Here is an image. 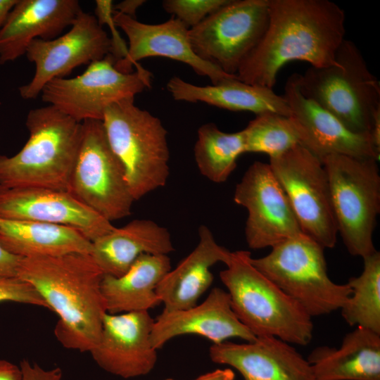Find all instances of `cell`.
Instances as JSON below:
<instances>
[{"label":"cell","mask_w":380,"mask_h":380,"mask_svg":"<svg viewBox=\"0 0 380 380\" xmlns=\"http://www.w3.org/2000/svg\"><path fill=\"white\" fill-rule=\"evenodd\" d=\"M165 380H174V379H165Z\"/></svg>","instance_id":"ab89813d"},{"label":"cell","mask_w":380,"mask_h":380,"mask_svg":"<svg viewBox=\"0 0 380 380\" xmlns=\"http://www.w3.org/2000/svg\"><path fill=\"white\" fill-rule=\"evenodd\" d=\"M5 301L33 305L50 310L36 289L18 277H0V303Z\"/></svg>","instance_id":"1f68e13d"},{"label":"cell","mask_w":380,"mask_h":380,"mask_svg":"<svg viewBox=\"0 0 380 380\" xmlns=\"http://www.w3.org/2000/svg\"><path fill=\"white\" fill-rule=\"evenodd\" d=\"M345 20L344 11L329 0H269L267 29L239 66L237 79L272 89L280 69L291 61L337 65Z\"/></svg>","instance_id":"6da1fadb"},{"label":"cell","mask_w":380,"mask_h":380,"mask_svg":"<svg viewBox=\"0 0 380 380\" xmlns=\"http://www.w3.org/2000/svg\"><path fill=\"white\" fill-rule=\"evenodd\" d=\"M0 380H23L20 366L5 360H0Z\"/></svg>","instance_id":"d590c367"},{"label":"cell","mask_w":380,"mask_h":380,"mask_svg":"<svg viewBox=\"0 0 380 380\" xmlns=\"http://www.w3.org/2000/svg\"><path fill=\"white\" fill-rule=\"evenodd\" d=\"M29 138L13 156L0 155V185L68 191L82 125L53 106L31 109Z\"/></svg>","instance_id":"3957f363"},{"label":"cell","mask_w":380,"mask_h":380,"mask_svg":"<svg viewBox=\"0 0 380 380\" xmlns=\"http://www.w3.org/2000/svg\"><path fill=\"white\" fill-rule=\"evenodd\" d=\"M291 118L300 137V144L321 161L330 155H343L379 160L380 151L369 134L349 130L336 118L300 91L298 74L286 80L284 94Z\"/></svg>","instance_id":"e0dca14e"},{"label":"cell","mask_w":380,"mask_h":380,"mask_svg":"<svg viewBox=\"0 0 380 380\" xmlns=\"http://www.w3.org/2000/svg\"><path fill=\"white\" fill-rule=\"evenodd\" d=\"M0 218L67 226L91 242L115 228L68 191L38 187L0 185Z\"/></svg>","instance_id":"2e32d148"},{"label":"cell","mask_w":380,"mask_h":380,"mask_svg":"<svg viewBox=\"0 0 380 380\" xmlns=\"http://www.w3.org/2000/svg\"><path fill=\"white\" fill-rule=\"evenodd\" d=\"M110 47V38L95 15L82 11L65 34L30 43L25 54L34 64L35 71L30 82L18 88L20 96L25 100L36 99L49 82L65 77L81 65L103 58Z\"/></svg>","instance_id":"5bb4252c"},{"label":"cell","mask_w":380,"mask_h":380,"mask_svg":"<svg viewBox=\"0 0 380 380\" xmlns=\"http://www.w3.org/2000/svg\"><path fill=\"white\" fill-rule=\"evenodd\" d=\"M22 258L0 246V277H18Z\"/></svg>","instance_id":"e575fe53"},{"label":"cell","mask_w":380,"mask_h":380,"mask_svg":"<svg viewBox=\"0 0 380 380\" xmlns=\"http://www.w3.org/2000/svg\"><path fill=\"white\" fill-rule=\"evenodd\" d=\"M0 246L22 258L90 254L92 249V242L73 228L3 218H0Z\"/></svg>","instance_id":"4316f807"},{"label":"cell","mask_w":380,"mask_h":380,"mask_svg":"<svg viewBox=\"0 0 380 380\" xmlns=\"http://www.w3.org/2000/svg\"><path fill=\"white\" fill-rule=\"evenodd\" d=\"M20 367L23 380H63L62 371L59 367L46 370L36 363L31 364L27 360H23Z\"/></svg>","instance_id":"836d02e7"},{"label":"cell","mask_w":380,"mask_h":380,"mask_svg":"<svg viewBox=\"0 0 380 380\" xmlns=\"http://www.w3.org/2000/svg\"><path fill=\"white\" fill-rule=\"evenodd\" d=\"M198 239L194 249L165 275L156 288L163 310H185L196 305L213 281L211 267L217 262L225 265L229 260L231 251L217 243L207 226L199 227Z\"/></svg>","instance_id":"7402d4cb"},{"label":"cell","mask_w":380,"mask_h":380,"mask_svg":"<svg viewBox=\"0 0 380 380\" xmlns=\"http://www.w3.org/2000/svg\"><path fill=\"white\" fill-rule=\"evenodd\" d=\"M116 27L128 38L126 58L115 62V68L124 73L142 67L138 61L152 56H162L180 61L190 66L200 76L208 77L213 84H217L236 75H229L219 67L199 58L190 44L189 30L179 20L172 17L160 24H146L113 10Z\"/></svg>","instance_id":"9a60e30c"},{"label":"cell","mask_w":380,"mask_h":380,"mask_svg":"<svg viewBox=\"0 0 380 380\" xmlns=\"http://www.w3.org/2000/svg\"><path fill=\"white\" fill-rule=\"evenodd\" d=\"M244 153L243 130L224 132L212 122L199 127L194 158L200 173L210 181L217 184L226 182L236 167L239 157Z\"/></svg>","instance_id":"83f0119b"},{"label":"cell","mask_w":380,"mask_h":380,"mask_svg":"<svg viewBox=\"0 0 380 380\" xmlns=\"http://www.w3.org/2000/svg\"><path fill=\"white\" fill-rule=\"evenodd\" d=\"M251 258L247 251L231 252L226 269L220 273L236 315L256 337L308 345L312 338V317L259 271Z\"/></svg>","instance_id":"277c9868"},{"label":"cell","mask_w":380,"mask_h":380,"mask_svg":"<svg viewBox=\"0 0 380 380\" xmlns=\"http://www.w3.org/2000/svg\"><path fill=\"white\" fill-rule=\"evenodd\" d=\"M269 22V0H230L189 30L195 53L229 75L262 39Z\"/></svg>","instance_id":"7c38bea8"},{"label":"cell","mask_w":380,"mask_h":380,"mask_svg":"<svg viewBox=\"0 0 380 380\" xmlns=\"http://www.w3.org/2000/svg\"><path fill=\"white\" fill-rule=\"evenodd\" d=\"M196 334L218 344L232 338L246 342L256 336L239 319L227 291L213 288L201 304L185 310L163 312L154 319L151 341L160 349L170 340L182 335Z\"/></svg>","instance_id":"d6986e66"},{"label":"cell","mask_w":380,"mask_h":380,"mask_svg":"<svg viewBox=\"0 0 380 380\" xmlns=\"http://www.w3.org/2000/svg\"><path fill=\"white\" fill-rule=\"evenodd\" d=\"M324 249L301 233L272 246L263 257L251 258V262L310 317L326 315L343 306L351 289L329 278Z\"/></svg>","instance_id":"52a82bcc"},{"label":"cell","mask_w":380,"mask_h":380,"mask_svg":"<svg viewBox=\"0 0 380 380\" xmlns=\"http://www.w3.org/2000/svg\"><path fill=\"white\" fill-rule=\"evenodd\" d=\"M234 201L248 211L245 237L252 249L272 248L303 233L269 163L256 161L248 168L236 186Z\"/></svg>","instance_id":"4fadbf2b"},{"label":"cell","mask_w":380,"mask_h":380,"mask_svg":"<svg viewBox=\"0 0 380 380\" xmlns=\"http://www.w3.org/2000/svg\"><path fill=\"white\" fill-rule=\"evenodd\" d=\"M18 0H0V30Z\"/></svg>","instance_id":"f35d334b"},{"label":"cell","mask_w":380,"mask_h":380,"mask_svg":"<svg viewBox=\"0 0 380 380\" xmlns=\"http://www.w3.org/2000/svg\"><path fill=\"white\" fill-rule=\"evenodd\" d=\"M303 234L324 248H334L338 229L328 177L322 161L300 144L270 158Z\"/></svg>","instance_id":"8fae6325"},{"label":"cell","mask_w":380,"mask_h":380,"mask_svg":"<svg viewBox=\"0 0 380 380\" xmlns=\"http://www.w3.org/2000/svg\"><path fill=\"white\" fill-rule=\"evenodd\" d=\"M145 3L144 0H125L113 6V10L125 15L135 18L137 10Z\"/></svg>","instance_id":"8d00e7d4"},{"label":"cell","mask_w":380,"mask_h":380,"mask_svg":"<svg viewBox=\"0 0 380 380\" xmlns=\"http://www.w3.org/2000/svg\"><path fill=\"white\" fill-rule=\"evenodd\" d=\"M173 251L167 228L137 219L94 241L90 255L104 274L120 277L142 254L168 255Z\"/></svg>","instance_id":"603a6c76"},{"label":"cell","mask_w":380,"mask_h":380,"mask_svg":"<svg viewBox=\"0 0 380 380\" xmlns=\"http://www.w3.org/2000/svg\"><path fill=\"white\" fill-rule=\"evenodd\" d=\"M82 11L77 0H18L0 30V65L25 54L36 39L57 38Z\"/></svg>","instance_id":"44dd1931"},{"label":"cell","mask_w":380,"mask_h":380,"mask_svg":"<svg viewBox=\"0 0 380 380\" xmlns=\"http://www.w3.org/2000/svg\"><path fill=\"white\" fill-rule=\"evenodd\" d=\"M111 54L89 64L72 78H55L41 91L42 100L82 122L103 120L106 109L118 101L134 98L151 86V73L144 68L124 73L115 67Z\"/></svg>","instance_id":"30bf717a"},{"label":"cell","mask_w":380,"mask_h":380,"mask_svg":"<svg viewBox=\"0 0 380 380\" xmlns=\"http://www.w3.org/2000/svg\"><path fill=\"white\" fill-rule=\"evenodd\" d=\"M113 6L112 1H96L95 17L101 26L103 24H106L110 29L112 37L110 38V54L113 56L116 62L126 58L128 53V46H127L125 42L116 30L117 27L113 20Z\"/></svg>","instance_id":"d6a6232c"},{"label":"cell","mask_w":380,"mask_h":380,"mask_svg":"<svg viewBox=\"0 0 380 380\" xmlns=\"http://www.w3.org/2000/svg\"><path fill=\"white\" fill-rule=\"evenodd\" d=\"M234 376L235 374L231 369H217L198 376L195 380H234Z\"/></svg>","instance_id":"74e56055"},{"label":"cell","mask_w":380,"mask_h":380,"mask_svg":"<svg viewBox=\"0 0 380 380\" xmlns=\"http://www.w3.org/2000/svg\"><path fill=\"white\" fill-rule=\"evenodd\" d=\"M362 259V273L346 283L351 294L340 309L341 313L350 326L380 334V253L376 251Z\"/></svg>","instance_id":"f1b7e54d"},{"label":"cell","mask_w":380,"mask_h":380,"mask_svg":"<svg viewBox=\"0 0 380 380\" xmlns=\"http://www.w3.org/2000/svg\"><path fill=\"white\" fill-rule=\"evenodd\" d=\"M307 360L316 380H380V334L357 327L338 348L317 347Z\"/></svg>","instance_id":"cb8c5ba5"},{"label":"cell","mask_w":380,"mask_h":380,"mask_svg":"<svg viewBox=\"0 0 380 380\" xmlns=\"http://www.w3.org/2000/svg\"><path fill=\"white\" fill-rule=\"evenodd\" d=\"M336 61L337 65L310 66L303 75L298 74L300 90L349 130L370 134L380 112V82L350 40L342 42Z\"/></svg>","instance_id":"5b68a950"},{"label":"cell","mask_w":380,"mask_h":380,"mask_svg":"<svg viewBox=\"0 0 380 380\" xmlns=\"http://www.w3.org/2000/svg\"><path fill=\"white\" fill-rule=\"evenodd\" d=\"M82 125L80 146L67 191L110 222L129 216L134 200L102 121L89 120Z\"/></svg>","instance_id":"9c48e42d"},{"label":"cell","mask_w":380,"mask_h":380,"mask_svg":"<svg viewBox=\"0 0 380 380\" xmlns=\"http://www.w3.org/2000/svg\"><path fill=\"white\" fill-rule=\"evenodd\" d=\"M243 132L246 153H262L270 158L300 144L299 134L292 118L277 113L256 115Z\"/></svg>","instance_id":"f546056e"},{"label":"cell","mask_w":380,"mask_h":380,"mask_svg":"<svg viewBox=\"0 0 380 380\" xmlns=\"http://www.w3.org/2000/svg\"><path fill=\"white\" fill-rule=\"evenodd\" d=\"M104 274L88 253L23 258L18 277L30 284L57 314L54 335L65 348L89 352L107 313Z\"/></svg>","instance_id":"7a4b0ae2"},{"label":"cell","mask_w":380,"mask_h":380,"mask_svg":"<svg viewBox=\"0 0 380 380\" xmlns=\"http://www.w3.org/2000/svg\"><path fill=\"white\" fill-rule=\"evenodd\" d=\"M230 0H165L164 10L179 20L188 29L201 23Z\"/></svg>","instance_id":"4dcf8cb0"},{"label":"cell","mask_w":380,"mask_h":380,"mask_svg":"<svg viewBox=\"0 0 380 380\" xmlns=\"http://www.w3.org/2000/svg\"><path fill=\"white\" fill-rule=\"evenodd\" d=\"M209 355L213 362L236 369L244 380H316L307 359L291 344L274 336L213 344Z\"/></svg>","instance_id":"ffe728a7"},{"label":"cell","mask_w":380,"mask_h":380,"mask_svg":"<svg viewBox=\"0 0 380 380\" xmlns=\"http://www.w3.org/2000/svg\"><path fill=\"white\" fill-rule=\"evenodd\" d=\"M170 270L167 255L145 253L122 276L104 274L101 288L107 313L148 311L158 305L156 288Z\"/></svg>","instance_id":"484cf974"},{"label":"cell","mask_w":380,"mask_h":380,"mask_svg":"<svg viewBox=\"0 0 380 380\" xmlns=\"http://www.w3.org/2000/svg\"><path fill=\"white\" fill-rule=\"evenodd\" d=\"M134 100L127 98L112 103L102 122L135 201L166 184L170 151L167 132L161 121L136 106Z\"/></svg>","instance_id":"8992f818"},{"label":"cell","mask_w":380,"mask_h":380,"mask_svg":"<svg viewBox=\"0 0 380 380\" xmlns=\"http://www.w3.org/2000/svg\"><path fill=\"white\" fill-rule=\"evenodd\" d=\"M167 89L177 101L203 102L232 111H249L259 115L274 113L290 117L291 112L284 96L272 89L246 84L237 77L217 84L204 87L189 83L173 76Z\"/></svg>","instance_id":"d4e9b609"},{"label":"cell","mask_w":380,"mask_h":380,"mask_svg":"<svg viewBox=\"0 0 380 380\" xmlns=\"http://www.w3.org/2000/svg\"><path fill=\"white\" fill-rule=\"evenodd\" d=\"M148 311L106 313L98 344L89 353L106 372L124 379L148 374L157 362Z\"/></svg>","instance_id":"ac0fdd59"},{"label":"cell","mask_w":380,"mask_h":380,"mask_svg":"<svg viewBox=\"0 0 380 380\" xmlns=\"http://www.w3.org/2000/svg\"><path fill=\"white\" fill-rule=\"evenodd\" d=\"M378 160L343 155L322 160L327 175L333 210L348 251L362 258L376 251L373 233L380 212Z\"/></svg>","instance_id":"ba28073f"}]
</instances>
